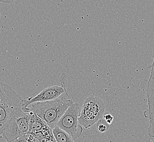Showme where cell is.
Listing matches in <instances>:
<instances>
[{
    "label": "cell",
    "instance_id": "7a4b0ae2",
    "mask_svg": "<svg viewBox=\"0 0 154 142\" xmlns=\"http://www.w3.org/2000/svg\"><path fill=\"white\" fill-rule=\"evenodd\" d=\"M24 111L22 97L8 85L0 82V128Z\"/></svg>",
    "mask_w": 154,
    "mask_h": 142
},
{
    "label": "cell",
    "instance_id": "30bf717a",
    "mask_svg": "<svg viewBox=\"0 0 154 142\" xmlns=\"http://www.w3.org/2000/svg\"><path fill=\"white\" fill-rule=\"evenodd\" d=\"M52 132L57 142H75L71 136L57 125L53 129Z\"/></svg>",
    "mask_w": 154,
    "mask_h": 142
},
{
    "label": "cell",
    "instance_id": "5bb4252c",
    "mask_svg": "<svg viewBox=\"0 0 154 142\" xmlns=\"http://www.w3.org/2000/svg\"><path fill=\"white\" fill-rule=\"evenodd\" d=\"M26 139L28 142H40L39 139L34 135L30 134H26Z\"/></svg>",
    "mask_w": 154,
    "mask_h": 142
},
{
    "label": "cell",
    "instance_id": "9a60e30c",
    "mask_svg": "<svg viewBox=\"0 0 154 142\" xmlns=\"http://www.w3.org/2000/svg\"><path fill=\"white\" fill-rule=\"evenodd\" d=\"M9 142H28L27 139H26V135H25L24 136L20 137L18 138Z\"/></svg>",
    "mask_w": 154,
    "mask_h": 142
},
{
    "label": "cell",
    "instance_id": "8fae6325",
    "mask_svg": "<svg viewBox=\"0 0 154 142\" xmlns=\"http://www.w3.org/2000/svg\"><path fill=\"white\" fill-rule=\"evenodd\" d=\"M34 136L37 137L40 142H57L53 135L52 129L49 126Z\"/></svg>",
    "mask_w": 154,
    "mask_h": 142
},
{
    "label": "cell",
    "instance_id": "7c38bea8",
    "mask_svg": "<svg viewBox=\"0 0 154 142\" xmlns=\"http://www.w3.org/2000/svg\"><path fill=\"white\" fill-rule=\"evenodd\" d=\"M96 127L97 129L100 132L104 133L106 132L109 130V125L106 122V121L103 118H102L97 122Z\"/></svg>",
    "mask_w": 154,
    "mask_h": 142
},
{
    "label": "cell",
    "instance_id": "9c48e42d",
    "mask_svg": "<svg viewBox=\"0 0 154 142\" xmlns=\"http://www.w3.org/2000/svg\"><path fill=\"white\" fill-rule=\"evenodd\" d=\"M31 117L29 123V129L28 134L35 135L49 126L45 121L39 117L36 114L30 111Z\"/></svg>",
    "mask_w": 154,
    "mask_h": 142
},
{
    "label": "cell",
    "instance_id": "4fadbf2b",
    "mask_svg": "<svg viewBox=\"0 0 154 142\" xmlns=\"http://www.w3.org/2000/svg\"><path fill=\"white\" fill-rule=\"evenodd\" d=\"M103 118L106 121V122L108 123L109 125H110L112 123L114 120V117L113 115L109 113H104V114L103 116Z\"/></svg>",
    "mask_w": 154,
    "mask_h": 142
},
{
    "label": "cell",
    "instance_id": "52a82bcc",
    "mask_svg": "<svg viewBox=\"0 0 154 142\" xmlns=\"http://www.w3.org/2000/svg\"><path fill=\"white\" fill-rule=\"evenodd\" d=\"M152 58L154 61L151 65V74L146 88L149 119L154 117V53Z\"/></svg>",
    "mask_w": 154,
    "mask_h": 142
},
{
    "label": "cell",
    "instance_id": "5b68a950",
    "mask_svg": "<svg viewBox=\"0 0 154 142\" xmlns=\"http://www.w3.org/2000/svg\"><path fill=\"white\" fill-rule=\"evenodd\" d=\"M65 78V74L61 75L60 78V81L62 84L61 86L54 85L48 87L42 90L37 95L34 97H29L27 99H23V111L27 113H30L29 106L34 103L54 100L64 93L69 95L66 88Z\"/></svg>",
    "mask_w": 154,
    "mask_h": 142
},
{
    "label": "cell",
    "instance_id": "ba28073f",
    "mask_svg": "<svg viewBox=\"0 0 154 142\" xmlns=\"http://www.w3.org/2000/svg\"><path fill=\"white\" fill-rule=\"evenodd\" d=\"M100 119L102 118L98 115L82 107L79 117V121L81 126L89 129Z\"/></svg>",
    "mask_w": 154,
    "mask_h": 142
},
{
    "label": "cell",
    "instance_id": "e0dca14e",
    "mask_svg": "<svg viewBox=\"0 0 154 142\" xmlns=\"http://www.w3.org/2000/svg\"><path fill=\"white\" fill-rule=\"evenodd\" d=\"M2 135V129H1V128H0V135Z\"/></svg>",
    "mask_w": 154,
    "mask_h": 142
},
{
    "label": "cell",
    "instance_id": "2e32d148",
    "mask_svg": "<svg viewBox=\"0 0 154 142\" xmlns=\"http://www.w3.org/2000/svg\"><path fill=\"white\" fill-rule=\"evenodd\" d=\"M15 0H0L1 2L5 3H12Z\"/></svg>",
    "mask_w": 154,
    "mask_h": 142
},
{
    "label": "cell",
    "instance_id": "8992f818",
    "mask_svg": "<svg viewBox=\"0 0 154 142\" xmlns=\"http://www.w3.org/2000/svg\"><path fill=\"white\" fill-rule=\"evenodd\" d=\"M82 107L89 109L101 118H103L105 112L104 103L101 99L94 95L88 97L85 101Z\"/></svg>",
    "mask_w": 154,
    "mask_h": 142
},
{
    "label": "cell",
    "instance_id": "3957f363",
    "mask_svg": "<svg viewBox=\"0 0 154 142\" xmlns=\"http://www.w3.org/2000/svg\"><path fill=\"white\" fill-rule=\"evenodd\" d=\"M30 117V113L24 111L7 122L2 129L1 135L7 142H11L28 133Z\"/></svg>",
    "mask_w": 154,
    "mask_h": 142
},
{
    "label": "cell",
    "instance_id": "277c9868",
    "mask_svg": "<svg viewBox=\"0 0 154 142\" xmlns=\"http://www.w3.org/2000/svg\"><path fill=\"white\" fill-rule=\"evenodd\" d=\"M80 112L79 104L74 102L70 105L57 124V126L71 136L74 141L81 136L83 132L82 126L79 121Z\"/></svg>",
    "mask_w": 154,
    "mask_h": 142
},
{
    "label": "cell",
    "instance_id": "6da1fadb",
    "mask_svg": "<svg viewBox=\"0 0 154 142\" xmlns=\"http://www.w3.org/2000/svg\"><path fill=\"white\" fill-rule=\"evenodd\" d=\"M73 103L69 96H60L52 101L31 104V107L29 108V112L36 114L53 129L57 125L60 119Z\"/></svg>",
    "mask_w": 154,
    "mask_h": 142
},
{
    "label": "cell",
    "instance_id": "ac0fdd59",
    "mask_svg": "<svg viewBox=\"0 0 154 142\" xmlns=\"http://www.w3.org/2000/svg\"><path fill=\"white\" fill-rule=\"evenodd\" d=\"M152 142H154V140L153 141H152Z\"/></svg>",
    "mask_w": 154,
    "mask_h": 142
}]
</instances>
